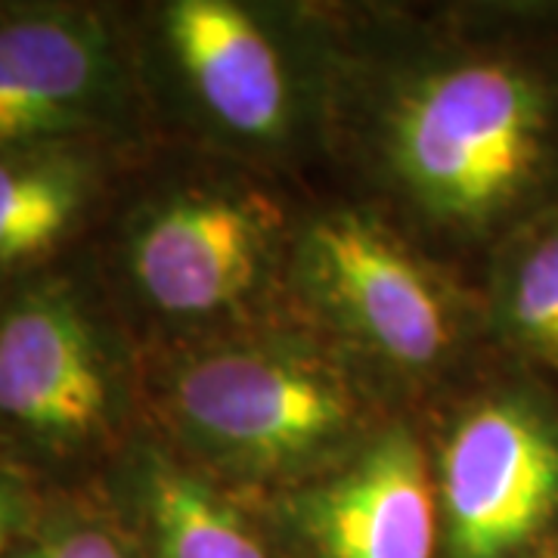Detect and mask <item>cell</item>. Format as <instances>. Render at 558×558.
Here are the masks:
<instances>
[{
    "label": "cell",
    "mask_w": 558,
    "mask_h": 558,
    "mask_svg": "<svg viewBox=\"0 0 558 558\" xmlns=\"http://www.w3.org/2000/svg\"><path fill=\"white\" fill-rule=\"evenodd\" d=\"M549 558H558V553H553V556H549Z\"/></svg>",
    "instance_id": "obj_15"
},
{
    "label": "cell",
    "mask_w": 558,
    "mask_h": 558,
    "mask_svg": "<svg viewBox=\"0 0 558 558\" xmlns=\"http://www.w3.org/2000/svg\"><path fill=\"white\" fill-rule=\"evenodd\" d=\"M47 499L40 497L35 475L0 450V558L10 556L13 546L35 527Z\"/></svg>",
    "instance_id": "obj_14"
},
{
    "label": "cell",
    "mask_w": 558,
    "mask_h": 558,
    "mask_svg": "<svg viewBox=\"0 0 558 558\" xmlns=\"http://www.w3.org/2000/svg\"><path fill=\"white\" fill-rule=\"evenodd\" d=\"M289 519L314 558H435L438 490L418 440L395 425L289 499Z\"/></svg>",
    "instance_id": "obj_8"
},
{
    "label": "cell",
    "mask_w": 558,
    "mask_h": 558,
    "mask_svg": "<svg viewBox=\"0 0 558 558\" xmlns=\"http://www.w3.org/2000/svg\"><path fill=\"white\" fill-rule=\"evenodd\" d=\"M81 509L84 506L60 502L50 512L47 502L35 527L7 558H137L112 521Z\"/></svg>",
    "instance_id": "obj_13"
},
{
    "label": "cell",
    "mask_w": 558,
    "mask_h": 558,
    "mask_svg": "<svg viewBox=\"0 0 558 558\" xmlns=\"http://www.w3.org/2000/svg\"><path fill=\"white\" fill-rule=\"evenodd\" d=\"M487 314L512 354L558 376V202L502 236Z\"/></svg>",
    "instance_id": "obj_12"
},
{
    "label": "cell",
    "mask_w": 558,
    "mask_h": 558,
    "mask_svg": "<svg viewBox=\"0 0 558 558\" xmlns=\"http://www.w3.org/2000/svg\"><path fill=\"white\" fill-rule=\"evenodd\" d=\"M153 400L190 453L236 478H307L366 444V403L354 379L301 341L186 354L161 369Z\"/></svg>",
    "instance_id": "obj_2"
},
{
    "label": "cell",
    "mask_w": 558,
    "mask_h": 558,
    "mask_svg": "<svg viewBox=\"0 0 558 558\" xmlns=\"http://www.w3.org/2000/svg\"><path fill=\"white\" fill-rule=\"evenodd\" d=\"M161 35L205 112L245 140H279L292 119V87L274 38L223 0H178Z\"/></svg>",
    "instance_id": "obj_9"
},
{
    "label": "cell",
    "mask_w": 558,
    "mask_h": 558,
    "mask_svg": "<svg viewBox=\"0 0 558 558\" xmlns=\"http://www.w3.org/2000/svg\"><path fill=\"white\" fill-rule=\"evenodd\" d=\"M277 223L274 205L255 193L168 186L124 215L116 270L159 317H220L258 295L277 248Z\"/></svg>",
    "instance_id": "obj_7"
},
{
    "label": "cell",
    "mask_w": 558,
    "mask_h": 558,
    "mask_svg": "<svg viewBox=\"0 0 558 558\" xmlns=\"http://www.w3.org/2000/svg\"><path fill=\"white\" fill-rule=\"evenodd\" d=\"M134 102L128 38L75 3H0V153L106 149Z\"/></svg>",
    "instance_id": "obj_6"
},
{
    "label": "cell",
    "mask_w": 558,
    "mask_h": 558,
    "mask_svg": "<svg viewBox=\"0 0 558 558\" xmlns=\"http://www.w3.org/2000/svg\"><path fill=\"white\" fill-rule=\"evenodd\" d=\"M116 484L128 490L134 534L146 558H277L211 484L140 447Z\"/></svg>",
    "instance_id": "obj_11"
},
{
    "label": "cell",
    "mask_w": 558,
    "mask_h": 558,
    "mask_svg": "<svg viewBox=\"0 0 558 558\" xmlns=\"http://www.w3.org/2000/svg\"><path fill=\"white\" fill-rule=\"evenodd\" d=\"M102 149L0 153V286L47 270L78 236L100 190Z\"/></svg>",
    "instance_id": "obj_10"
},
{
    "label": "cell",
    "mask_w": 558,
    "mask_h": 558,
    "mask_svg": "<svg viewBox=\"0 0 558 558\" xmlns=\"http://www.w3.org/2000/svg\"><path fill=\"white\" fill-rule=\"evenodd\" d=\"M381 146L422 215L506 236L558 202V62L527 50L440 62L391 100Z\"/></svg>",
    "instance_id": "obj_1"
},
{
    "label": "cell",
    "mask_w": 558,
    "mask_h": 558,
    "mask_svg": "<svg viewBox=\"0 0 558 558\" xmlns=\"http://www.w3.org/2000/svg\"><path fill=\"white\" fill-rule=\"evenodd\" d=\"M447 558L558 553V391L499 381L459 410L438 453Z\"/></svg>",
    "instance_id": "obj_4"
},
{
    "label": "cell",
    "mask_w": 558,
    "mask_h": 558,
    "mask_svg": "<svg viewBox=\"0 0 558 558\" xmlns=\"http://www.w3.org/2000/svg\"><path fill=\"white\" fill-rule=\"evenodd\" d=\"M295 279L339 336L400 373L447 363L465 332L450 282L363 211L311 220L295 248Z\"/></svg>",
    "instance_id": "obj_5"
},
{
    "label": "cell",
    "mask_w": 558,
    "mask_h": 558,
    "mask_svg": "<svg viewBox=\"0 0 558 558\" xmlns=\"http://www.w3.org/2000/svg\"><path fill=\"white\" fill-rule=\"evenodd\" d=\"M134 373L109 317L72 274L0 286V450L35 478L116 457Z\"/></svg>",
    "instance_id": "obj_3"
}]
</instances>
